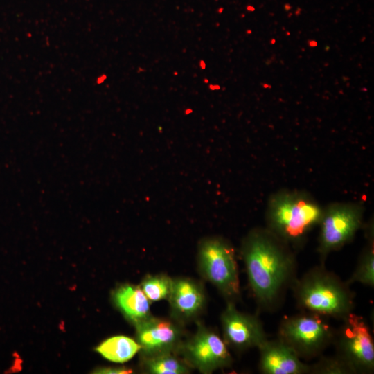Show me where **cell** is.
I'll return each instance as SVG.
<instances>
[{
  "instance_id": "cell-1",
  "label": "cell",
  "mask_w": 374,
  "mask_h": 374,
  "mask_svg": "<svg viewBox=\"0 0 374 374\" xmlns=\"http://www.w3.org/2000/svg\"><path fill=\"white\" fill-rule=\"evenodd\" d=\"M241 256L258 308L277 310L297 278L296 258L288 244L269 230L256 229L244 238Z\"/></svg>"
},
{
  "instance_id": "cell-2",
  "label": "cell",
  "mask_w": 374,
  "mask_h": 374,
  "mask_svg": "<svg viewBox=\"0 0 374 374\" xmlns=\"http://www.w3.org/2000/svg\"><path fill=\"white\" fill-rule=\"evenodd\" d=\"M291 290L301 311L342 320L355 308V292L324 264L316 265L296 278Z\"/></svg>"
},
{
  "instance_id": "cell-3",
  "label": "cell",
  "mask_w": 374,
  "mask_h": 374,
  "mask_svg": "<svg viewBox=\"0 0 374 374\" xmlns=\"http://www.w3.org/2000/svg\"><path fill=\"white\" fill-rule=\"evenodd\" d=\"M328 318L305 311L284 317L277 338L302 360L317 358L332 344L335 328Z\"/></svg>"
},
{
  "instance_id": "cell-4",
  "label": "cell",
  "mask_w": 374,
  "mask_h": 374,
  "mask_svg": "<svg viewBox=\"0 0 374 374\" xmlns=\"http://www.w3.org/2000/svg\"><path fill=\"white\" fill-rule=\"evenodd\" d=\"M197 265L202 277L213 285L226 301L240 295L238 264L232 246L220 237L204 238L199 244Z\"/></svg>"
},
{
  "instance_id": "cell-5",
  "label": "cell",
  "mask_w": 374,
  "mask_h": 374,
  "mask_svg": "<svg viewBox=\"0 0 374 374\" xmlns=\"http://www.w3.org/2000/svg\"><path fill=\"white\" fill-rule=\"evenodd\" d=\"M322 215L321 209L308 200L282 196L270 207L269 231L287 244L299 243L312 227L320 222Z\"/></svg>"
},
{
  "instance_id": "cell-6",
  "label": "cell",
  "mask_w": 374,
  "mask_h": 374,
  "mask_svg": "<svg viewBox=\"0 0 374 374\" xmlns=\"http://www.w3.org/2000/svg\"><path fill=\"white\" fill-rule=\"evenodd\" d=\"M335 329L332 344L336 355L353 374H371L374 371V342L368 324L354 312L344 318Z\"/></svg>"
},
{
  "instance_id": "cell-7",
  "label": "cell",
  "mask_w": 374,
  "mask_h": 374,
  "mask_svg": "<svg viewBox=\"0 0 374 374\" xmlns=\"http://www.w3.org/2000/svg\"><path fill=\"white\" fill-rule=\"evenodd\" d=\"M177 353L192 368L205 374L230 367L233 362L223 338L200 323H197L195 332L185 338Z\"/></svg>"
},
{
  "instance_id": "cell-8",
  "label": "cell",
  "mask_w": 374,
  "mask_h": 374,
  "mask_svg": "<svg viewBox=\"0 0 374 374\" xmlns=\"http://www.w3.org/2000/svg\"><path fill=\"white\" fill-rule=\"evenodd\" d=\"M319 253L321 264L328 254L338 250L354 237L362 223L359 208L348 205L335 206L329 208L320 221Z\"/></svg>"
},
{
  "instance_id": "cell-9",
  "label": "cell",
  "mask_w": 374,
  "mask_h": 374,
  "mask_svg": "<svg viewBox=\"0 0 374 374\" xmlns=\"http://www.w3.org/2000/svg\"><path fill=\"white\" fill-rule=\"evenodd\" d=\"M220 321L224 342L236 352L258 348L268 339L260 319L255 314L240 311L235 302L226 301Z\"/></svg>"
},
{
  "instance_id": "cell-10",
  "label": "cell",
  "mask_w": 374,
  "mask_h": 374,
  "mask_svg": "<svg viewBox=\"0 0 374 374\" xmlns=\"http://www.w3.org/2000/svg\"><path fill=\"white\" fill-rule=\"evenodd\" d=\"M183 324L172 317L164 319L152 315L135 324L136 341L141 346L142 355L177 353L185 339Z\"/></svg>"
},
{
  "instance_id": "cell-11",
  "label": "cell",
  "mask_w": 374,
  "mask_h": 374,
  "mask_svg": "<svg viewBox=\"0 0 374 374\" xmlns=\"http://www.w3.org/2000/svg\"><path fill=\"white\" fill-rule=\"evenodd\" d=\"M168 300L170 317L182 323L196 318L204 310L206 303L202 285L187 277L173 278Z\"/></svg>"
},
{
  "instance_id": "cell-12",
  "label": "cell",
  "mask_w": 374,
  "mask_h": 374,
  "mask_svg": "<svg viewBox=\"0 0 374 374\" xmlns=\"http://www.w3.org/2000/svg\"><path fill=\"white\" fill-rule=\"evenodd\" d=\"M260 372L264 374H308L310 364L276 338L267 339L258 348Z\"/></svg>"
},
{
  "instance_id": "cell-13",
  "label": "cell",
  "mask_w": 374,
  "mask_h": 374,
  "mask_svg": "<svg viewBox=\"0 0 374 374\" xmlns=\"http://www.w3.org/2000/svg\"><path fill=\"white\" fill-rule=\"evenodd\" d=\"M114 299L121 311L134 325L151 315L150 301L140 286L124 285L116 290Z\"/></svg>"
},
{
  "instance_id": "cell-14",
  "label": "cell",
  "mask_w": 374,
  "mask_h": 374,
  "mask_svg": "<svg viewBox=\"0 0 374 374\" xmlns=\"http://www.w3.org/2000/svg\"><path fill=\"white\" fill-rule=\"evenodd\" d=\"M142 365L148 373L186 374L192 368L176 353L142 355Z\"/></svg>"
},
{
  "instance_id": "cell-15",
  "label": "cell",
  "mask_w": 374,
  "mask_h": 374,
  "mask_svg": "<svg viewBox=\"0 0 374 374\" xmlns=\"http://www.w3.org/2000/svg\"><path fill=\"white\" fill-rule=\"evenodd\" d=\"M140 350L141 346L137 341L123 335L108 338L96 348V351L104 358L116 363L129 361Z\"/></svg>"
},
{
  "instance_id": "cell-16",
  "label": "cell",
  "mask_w": 374,
  "mask_h": 374,
  "mask_svg": "<svg viewBox=\"0 0 374 374\" xmlns=\"http://www.w3.org/2000/svg\"><path fill=\"white\" fill-rule=\"evenodd\" d=\"M373 242L363 251L356 267L346 282L350 285L358 283L373 287L374 285V250Z\"/></svg>"
},
{
  "instance_id": "cell-17",
  "label": "cell",
  "mask_w": 374,
  "mask_h": 374,
  "mask_svg": "<svg viewBox=\"0 0 374 374\" xmlns=\"http://www.w3.org/2000/svg\"><path fill=\"white\" fill-rule=\"evenodd\" d=\"M172 282L173 278L166 274L148 275L143 278L140 287L150 301H159L168 300Z\"/></svg>"
},
{
  "instance_id": "cell-18",
  "label": "cell",
  "mask_w": 374,
  "mask_h": 374,
  "mask_svg": "<svg viewBox=\"0 0 374 374\" xmlns=\"http://www.w3.org/2000/svg\"><path fill=\"white\" fill-rule=\"evenodd\" d=\"M318 360L310 364V374H353L350 367L337 355L318 357Z\"/></svg>"
},
{
  "instance_id": "cell-19",
  "label": "cell",
  "mask_w": 374,
  "mask_h": 374,
  "mask_svg": "<svg viewBox=\"0 0 374 374\" xmlns=\"http://www.w3.org/2000/svg\"><path fill=\"white\" fill-rule=\"evenodd\" d=\"M132 371L127 368H101L97 370V373H107V374H121V373H130Z\"/></svg>"
},
{
  "instance_id": "cell-20",
  "label": "cell",
  "mask_w": 374,
  "mask_h": 374,
  "mask_svg": "<svg viewBox=\"0 0 374 374\" xmlns=\"http://www.w3.org/2000/svg\"><path fill=\"white\" fill-rule=\"evenodd\" d=\"M200 67H201L202 69H205L206 64H205V62L204 60L200 61Z\"/></svg>"
},
{
  "instance_id": "cell-21",
  "label": "cell",
  "mask_w": 374,
  "mask_h": 374,
  "mask_svg": "<svg viewBox=\"0 0 374 374\" xmlns=\"http://www.w3.org/2000/svg\"><path fill=\"white\" fill-rule=\"evenodd\" d=\"M209 87H210V89H211V90L219 89H220V86H219V85H212V84H211Z\"/></svg>"
},
{
  "instance_id": "cell-22",
  "label": "cell",
  "mask_w": 374,
  "mask_h": 374,
  "mask_svg": "<svg viewBox=\"0 0 374 374\" xmlns=\"http://www.w3.org/2000/svg\"><path fill=\"white\" fill-rule=\"evenodd\" d=\"M310 45L311 46L314 47V46H317V42L315 41H311L310 43Z\"/></svg>"
},
{
  "instance_id": "cell-23",
  "label": "cell",
  "mask_w": 374,
  "mask_h": 374,
  "mask_svg": "<svg viewBox=\"0 0 374 374\" xmlns=\"http://www.w3.org/2000/svg\"><path fill=\"white\" fill-rule=\"evenodd\" d=\"M247 9H248L249 10H252V11L254 10V8H253V7H251V6H248V7H247Z\"/></svg>"
},
{
  "instance_id": "cell-24",
  "label": "cell",
  "mask_w": 374,
  "mask_h": 374,
  "mask_svg": "<svg viewBox=\"0 0 374 374\" xmlns=\"http://www.w3.org/2000/svg\"><path fill=\"white\" fill-rule=\"evenodd\" d=\"M285 8H286L287 10V9H290V6H289V5H288V6L286 5V6H285Z\"/></svg>"
},
{
  "instance_id": "cell-25",
  "label": "cell",
  "mask_w": 374,
  "mask_h": 374,
  "mask_svg": "<svg viewBox=\"0 0 374 374\" xmlns=\"http://www.w3.org/2000/svg\"><path fill=\"white\" fill-rule=\"evenodd\" d=\"M204 82H208V80H207V79H205V80H204Z\"/></svg>"
},
{
  "instance_id": "cell-26",
  "label": "cell",
  "mask_w": 374,
  "mask_h": 374,
  "mask_svg": "<svg viewBox=\"0 0 374 374\" xmlns=\"http://www.w3.org/2000/svg\"><path fill=\"white\" fill-rule=\"evenodd\" d=\"M274 42H275V40H274V39H273V40H272V42H271V43H272V44H274Z\"/></svg>"
}]
</instances>
